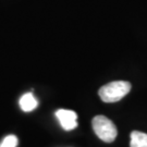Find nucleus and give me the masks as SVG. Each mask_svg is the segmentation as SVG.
Listing matches in <instances>:
<instances>
[{
  "label": "nucleus",
  "instance_id": "nucleus-1",
  "mask_svg": "<svg viewBox=\"0 0 147 147\" xmlns=\"http://www.w3.org/2000/svg\"><path fill=\"white\" fill-rule=\"evenodd\" d=\"M131 84L125 81H115L104 85L98 90L100 99L104 102H117L130 93Z\"/></svg>",
  "mask_w": 147,
  "mask_h": 147
},
{
  "label": "nucleus",
  "instance_id": "nucleus-2",
  "mask_svg": "<svg viewBox=\"0 0 147 147\" xmlns=\"http://www.w3.org/2000/svg\"><path fill=\"white\" fill-rule=\"evenodd\" d=\"M93 130L102 142L112 143L118 135L116 125L105 116H96L93 119Z\"/></svg>",
  "mask_w": 147,
  "mask_h": 147
},
{
  "label": "nucleus",
  "instance_id": "nucleus-3",
  "mask_svg": "<svg viewBox=\"0 0 147 147\" xmlns=\"http://www.w3.org/2000/svg\"><path fill=\"white\" fill-rule=\"evenodd\" d=\"M56 116L58 118L62 129L65 131H72L78 126V115L74 111L59 109L56 112Z\"/></svg>",
  "mask_w": 147,
  "mask_h": 147
},
{
  "label": "nucleus",
  "instance_id": "nucleus-4",
  "mask_svg": "<svg viewBox=\"0 0 147 147\" xmlns=\"http://www.w3.org/2000/svg\"><path fill=\"white\" fill-rule=\"evenodd\" d=\"M37 106H38V101L34 97L33 93H26L20 98V107L25 112L33 111Z\"/></svg>",
  "mask_w": 147,
  "mask_h": 147
},
{
  "label": "nucleus",
  "instance_id": "nucleus-5",
  "mask_svg": "<svg viewBox=\"0 0 147 147\" xmlns=\"http://www.w3.org/2000/svg\"><path fill=\"white\" fill-rule=\"evenodd\" d=\"M130 147H147V134L140 131H133L131 133Z\"/></svg>",
  "mask_w": 147,
  "mask_h": 147
},
{
  "label": "nucleus",
  "instance_id": "nucleus-6",
  "mask_svg": "<svg viewBox=\"0 0 147 147\" xmlns=\"http://www.w3.org/2000/svg\"><path fill=\"white\" fill-rule=\"evenodd\" d=\"M18 137L16 135H8L0 143V147H16L18 146Z\"/></svg>",
  "mask_w": 147,
  "mask_h": 147
}]
</instances>
